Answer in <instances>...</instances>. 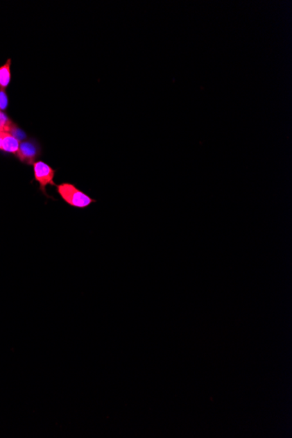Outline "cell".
I'll return each mask as SVG.
<instances>
[{"mask_svg":"<svg viewBox=\"0 0 292 438\" xmlns=\"http://www.w3.org/2000/svg\"><path fill=\"white\" fill-rule=\"evenodd\" d=\"M56 188L57 193L63 199V201L73 208H86L96 202L85 192L78 189L74 184L66 182V183L57 185Z\"/></svg>","mask_w":292,"mask_h":438,"instance_id":"cell-1","label":"cell"},{"mask_svg":"<svg viewBox=\"0 0 292 438\" xmlns=\"http://www.w3.org/2000/svg\"><path fill=\"white\" fill-rule=\"evenodd\" d=\"M56 171L53 169L49 165L43 162L42 160L36 161L33 164V174H35V180L38 182L40 185V190L42 192V194L45 195L46 198L53 199L50 197L48 193H46V186L56 187L57 185L53 181Z\"/></svg>","mask_w":292,"mask_h":438,"instance_id":"cell-2","label":"cell"},{"mask_svg":"<svg viewBox=\"0 0 292 438\" xmlns=\"http://www.w3.org/2000/svg\"><path fill=\"white\" fill-rule=\"evenodd\" d=\"M40 154H42V148H40L38 141L35 138H29V140L22 141L19 144V151L16 157L22 163L33 165Z\"/></svg>","mask_w":292,"mask_h":438,"instance_id":"cell-3","label":"cell"},{"mask_svg":"<svg viewBox=\"0 0 292 438\" xmlns=\"http://www.w3.org/2000/svg\"><path fill=\"white\" fill-rule=\"evenodd\" d=\"M20 141L12 134L5 133L2 141L1 151L6 154L17 155L19 151Z\"/></svg>","mask_w":292,"mask_h":438,"instance_id":"cell-4","label":"cell"},{"mask_svg":"<svg viewBox=\"0 0 292 438\" xmlns=\"http://www.w3.org/2000/svg\"><path fill=\"white\" fill-rule=\"evenodd\" d=\"M11 64L12 60L8 59L4 65L0 67V89L6 90L11 83Z\"/></svg>","mask_w":292,"mask_h":438,"instance_id":"cell-5","label":"cell"},{"mask_svg":"<svg viewBox=\"0 0 292 438\" xmlns=\"http://www.w3.org/2000/svg\"><path fill=\"white\" fill-rule=\"evenodd\" d=\"M15 124L10 119L8 115L0 110V133H10Z\"/></svg>","mask_w":292,"mask_h":438,"instance_id":"cell-6","label":"cell"},{"mask_svg":"<svg viewBox=\"0 0 292 438\" xmlns=\"http://www.w3.org/2000/svg\"><path fill=\"white\" fill-rule=\"evenodd\" d=\"M9 107V97L6 92V90L0 89V110L5 111Z\"/></svg>","mask_w":292,"mask_h":438,"instance_id":"cell-7","label":"cell"},{"mask_svg":"<svg viewBox=\"0 0 292 438\" xmlns=\"http://www.w3.org/2000/svg\"><path fill=\"white\" fill-rule=\"evenodd\" d=\"M4 135L5 133H0V151H1L2 149V141H3V137H4Z\"/></svg>","mask_w":292,"mask_h":438,"instance_id":"cell-8","label":"cell"}]
</instances>
